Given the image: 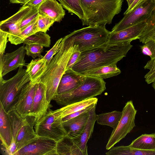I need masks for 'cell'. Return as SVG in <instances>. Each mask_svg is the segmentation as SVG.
I'll return each mask as SVG.
<instances>
[{"label":"cell","mask_w":155,"mask_h":155,"mask_svg":"<svg viewBox=\"0 0 155 155\" xmlns=\"http://www.w3.org/2000/svg\"><path fill=\"white\" fill-rule=\"evenodd\" d=\"M131 41L120 43L108 49L102 47L82 52L71 69L83 75L100 67L116 64L132 47Z\"/></svg>","instance_id":"obj_1"},{"label":"cell","mask_w":155,"mask_h":155,"mask_svg":"<svg viewBox=\"0 0 155 155\" xmlns=\"http://www.w3.org/2000/svg\"><path fill=\"white\" fill-rule=\"evenodd\" d=\"M78 47V45H73L65 36L63 38L59 51L48 64L46 71L40 78V81L46 86V95L49 103L58 94V86L68 62Z\"/></svg>","instance_id":"obj_2"},{"label":"cell","mask_w":155,"mask_h":155,"mask_svg":"<svg viewBox=\"0 0 155 155\" xmlns=\"http://www.w3.org/2000/svg\"><path fill=\"white\" fill-rule=\"evenodd\" d=\"M123 0H80L84 17L83 25L110 24L121 10Z\"/></svg>","instance_id":"obj_3"},{"label":"cell","mask_w":155,"mask_h":155,"mask_svg":"<svg viewBox=\"0 0 155 155\" xmlns=\"http://www.w3.org/2000/svg\"><path fill=\"white\" fill-rule=\"evenodd\" d=\"M110 32L105 25L88 26L75 30L65 36L73 45H78L82 53L105 47Z\"/></svg>","instance_id":"obj_4"},{"label":"cell","mask_w":155,"mask_h":155,"mask_svg":"<svg viewBox=\"0 0 155 155\" xmlns=\"http://www.w3.org/2000/svg\"><path fill=\"white\" fill-rule=\"evenodd\" d=\"M106 89V82L99 77L85 76L78 87L68 92L58 94L54 99L58 104L65 106L101 94Z\"/></svg>","instance_id":"obj_5"},{"label":"cell","mask_w":155,"mask_h":155,"mask_svg":"<svg viewBox=\"0 0 155 155\" xmlns=\"http://www.w3.org/2000/svg\"><path fill=\"white\" fill-rule=\"evenodd\" d=\"M23 66H20L16 74L8 80L0 78V104L7 113L14 110L22 88L30 81Z\"/></svg>","instance_id":"obj_6"},{"label":"cell","mask_w":155,"mask_h":155,"mask_svg":"<svg viewBox=\"0 0 155 155\" xmlns=\"http://www.w3.org/2000/svg\"><path fill=\"white\" fill-rule=\"evenodd\" d=\"M61 108L47 112L35 123V131L38 137L57 142L67 135L63 124Z\"/></svg>","instance_id":"obj_7"},{"label":"cell","mask_w":155,"mask_h":155,"mask_svg":"<svg viewBox=\"0 0 155 155\" xmlns=\"http://www.w3.org/2000/svg\"><path fill=\"white\" fill-rule=\"evenodd\" d=\"M121 119L117 127L113 129L106 146L109 150L124 138L135 126V119L137 112L132 101H127L122 110Z\"/></svg>","instance_id":"obj_8"},{"label":"cell","mask_w":155,"mask_h":155,"mask_svg":"<svg viewBox=\"0 0 155 155\" xmlns=\"http://www.w3.org/2000/svg\"><path fill=\"white\" fill-rule=\"evenodd\" d=\"M155 9V3L149 0L138 6L130 12L125 15L116 24L111 32H117L138 23L146 20Z\"/></svg>","instance_id":"obj_9"},{"label":"cell","mask_w":155,"mask_h":155,"mask_svg":"<svg viewBox=\"0 0 155 155\" xmlns=\"http://www.w3.org/2000/svg\"><path fill=\"white\" fill-rule=\"evenodd\" d=\"M31 9L28 6L23 5L15 14L0 22V30L7 33L8 41L11 44L15 45L19 44L21 24L24 17Z\"/></svg>","instance_id":"obj_10"},{"label":"cell","mask_w":155,"mask_h":155,"mask_svg":"<svg viewBox=\"0 0 155 155\" xmlns=\"http://www.w3.org/2000/svg\"><path fill=\"white\" fill-rule=\"evenodd\" d=\"M57 142L52 139L38 137L34 141L16 152L14 155H58Z\"/></svg>","instance_id":"obj_11"},{"label":"cell","mask_w":155,"mask_h":155,"mask_svg":"<svg viewBox=\"0 0 155 155\" xmlns=\"http://www.w3.org/2000/svg\"><path fill=\"white\" fill-rule=\"evenodd\" d=\"M146 25L145 20L118 31H110L105 48L108 49L120 43L138 39Z\"/></svg>","instance_id":"obj_12"},{"label":"cell","mask_w":155,"mask_h":155,"mask_svg":"<svg viewBox=\"0 0 155 155\" xmlns=\"http://www.w3.org/2000/svg\"><path fill=\"white\" fill-rule=\"evenodd\" d=\"M25 47L22 45L14 51L0 56V78L21 65H25Z\"/></svg>","instance_id":"obj_13"},{"label":"cell","mask_w":155,"mask_h":155,"mask_svg":"<svg viewBox=\"0 0 155 155\" xmlns=\"http://www.w3.org/2000/svg\"><path fill=\"white\" fill-rule=\"evenodd\" d=\"M37 83L30 81L24 86L15 106L14 110L23 118L31 112Z\"/></svg>","instance_id":"obj_14"},{"label":"cell","mask_w":155,"mask_h":155,"mask_svg":"<svg viewBox=\"0 0 155 155\" xmlns=\"http://www.w3.org/2000/svg\"><path fill=\"white\" fill-rule=\"evenodd\" d=\"M46 87L41 81L36 85L33 103L29 116L35 118V123L48 112L51 107L50 103L47 101L46 95Z\"/></svg>","instance_id":"obj_15"},{"label":"cell","mask_w":155,"mask_h":155,"mask_svg":"<svg viewBox=\"0 0 155 155\" xmlns=\"http://www.w3.org/2000/svg\"><path fill=\"white\" fill-rule=\"evenodd\" d=\"M96 104L90 110L88 119L81 132L76 137L72 138L75 144L83 155L88 154L87 144L92 136L94 124L96 121Z\"/></svg>","instance_id":"obj_16"},{"label":"cell","mask_w":155,"mask_h":155,"mask_svg":"<svg viewBox=\"0 0 155 155\" xmlns=\"http://www.w3.org/2000/svg\"><path fill=\"white\" fill-rule=\"evenodd\" d=\"M85 76L75 72L71 69L66 70L63 75L58 88V93L70 91L78 87L84 80Z\"/></svg>","instance_id":"obj_17"},{"label":"cell","mask_w":155,"mask_h":155,"mask_svg":"<svg viewBox=\"0 0 155 155\" xmlns=\"http://www.w3.org/2000/svg\"><path fill=\"white\" fill-rule=\"evenodd\" d=\"M62 5L55 0H46L39 7L38 13L48 16L55 22H60L65 14Z\"/></svg>","instance_id":"obj_18"},{"label":"cell","mask_w":155,"mask_h":155,"mask_svg":"<svg viewBox=\"0 0 155 155\" xmlns=\"http://www.w3.org/2000/svg\"><path fill=\"white\" fill-rule=\"evenodd\" d=\"M90 111L85 112L75 117L63 122L64 128L68 135L74 138L80 134L88 119Z\"/></svg>","instance_id":"obj_19"},{"label":"cell","mask_w":155,"mask_h":155,"mask_svg":"<svg viewBox=\"0 0 155 155\" xmlns=\"http://www.w3.org/2000/svg\"><path fill=\"white\" fill-rule=\"evenodd\" d=\"M35 119L31 122L27 119L21 128L15 140L16 152L34 141L38 137L33 129Z\"/></svg>","instance_id":"obj_20"},{"label":"cell","mask_w":155,"mask_h":155,"mask_svg":"<svg viewBox=\"0 0 155 155\" xmlns=\"http://www.w3.org/2000/svg\"><path fill=\"white\" fill-rule=\"evenodd\" d=\"M0 137L3 146L8 150L12 143V130L8 114L0 104Z\"/></svg>","instance_id":"obj_21"},{"label":"cell","mask_w":155,"mask_h":155,"mask_svg":"<svg viewBox=\"0 0 155 155\" xmlns=\"http://www.w3.org/2000/svg\"><path fill=\"white\" fill-rule=\"evenodd\" d=\"M43 56L32 60L27 66L26 71L30 78V81L34 83L40 81V79L46 71L47 65Z\"/></svg>","instance_id":"obj_22"},{"label":"cell","mask_w":155,"mask_h":155,"mask_svg":"<svg viewBox=\"0 0 155 155\" xmlns=\"http://www.w3.org/2000/svg\"><path fill=\"white\" fill-rule=\"evenodd\" d=\"M56 151L58 155H83L73 138L68 134L57 142Z\"/></svg>","instance_id":"obj_23"},{"label":"cell","mask_w":155,"mask_h":155,"mask_svg":"<svg viewBox=\"0 0 155 155\" xmlns=\"http://www.w3.org/2000/svg\"><path fill=\"white\" fill-rule=\"evenodd\" d=\"M128 146L137 149L155 151V133L142 134Z\"/></svg>","instance_id":"obj_24"},{"label":"cell","mask_w":155,"mask_h":155,"mask_svg":"<svg viewBox=\"0 0 155 155\" xmlns=\"http://www.w3.org/2000/svg\"><path fill=\"white\" fill-rule=\"evenodd\" d=\"M122 114V111L117 110L102 113L96 115V121L98 124L108 126L114 129L117 127Z\"/></svg>","instance_id":"obj_25"},{"label":"cell","mask_w":155,"mask_h":155,"mask_svg":"<svg viewBox=\"0 0 155 155\" xmlns=\"http://www.w3.org/2000/svg\"><path fill=\"white\" fill-rule=\"evenodd\" d=\"M121 72L116 64H112L98 68L87 72L83 75L100 78L102 79L117 76Z\"/></svg>","instance_id":"obj_26"},{"label":"cell","mask_w":155,"mask_h":155,"mask_svg":"<svg viewBox=\"0 0 155 155\" xmlns=\"http://www.w3.org/2000/svg\"><path fill=\"white\" fill-rule=\"evenodd\" d=\"M105 153L107 155H155V151L132 148L127 146L114 147Z\"/></svg>","instance_id":"obj_27"},{"label":"cell","mask_w":155,"mask_h":155,"mask_svg":"<svg viewBox=\"0 0 155 155\" xmlns=\"http://www.w3.org/2000/svg\"><path fill=\"white\" fill-rule=\"evenodd\" d=\"M97 101L98 99L94 97L64 106L61 108L62 118L82 110L93 104H97Z\"/></svg>","instance_id":"obj_28"},{"label":"cell","mask_w":155,"mask_h":155,"mask_svg":"<svg viewBox=\"0 0 155 155\" xmlns=\"http://www.w3.org/2000/svg\"><path fill=\"white\" fill-rule=\"evenodd\" d=\"M7 114L11 128L12 143H15L18 132L27 120L28 117L25 118H22L15 110H12Z\"/></svg>","instance_id":"obj_29"},{"label":"cell","mask_w":155,"mask_h":155,"mask_svg":"<svg viewBox=\"0 0 155 155\" xmlns=\"http://www.w3.org/2000/svg\"><path fill=\"white\" fill-rule=\"evenodd\" d=\"M146 21L147 25L138 38L143 44L149 40L155 41V9Z\"/></svg>","instance_id":"obj_30"},{"label":"cell","mask_w":155,"mask_h":155,"mask_svg":"<svg viewBox=\"0 0 155 155\" xmlns=\"http://www.w3.org/2000/svg\"><path fill=\"white\" fill-rule=\"evenodd\" d=\"M50 37L46 32L38 31L26 38L23 43L25 44H35L49 47L51 44Z\"/></svg>","instance_id":"obj_31"},{"label":"cell","mask_w":155,"mask_h":155,"mask_svg":"<svg viewBox=\"0 0 155 155\" xmlns=\"http://www.w3.org/2000/svg\"><path fill=\"white\" fill-rule=\"evenodd\" d=\"M63 8L68 12L75 14L81 21L84 13L81 5L80 0H58Z\"/></svg>","instance_id":"obj_32"},{"label":"cell","mask_w":155,"mask_h":155,"mask_svg":"<svg viewBox=\"0 0 155 155\" xmlns=\"http://www.w3.org/2000/svg\"><path fill=\"white\" fill-rule=\"evenodd\" d=\"M39 15L38 8H32L30 11L22 19L20 25V29L22 31L29 25L36 20Z\"/></svg>","instance_id":"obj_33"},{"label":"cell","mask_w":155,"mask_h":155,"mask_svg":"<svg viewBox=\"0 0 155 155\" xmlns=\"http://www.w3.org/2000/svg\"><path fill=\"white\" fill-rule=\"evenodd\" d=\"M54 21L46 15L39 14L37 19V27L38 31L46 32Z\"/></svg>","instance_id":"obj_34"},{"label":"cell","mask_w":155,"mask_h":155,"mask_svg":"<svg viewBox=\"0 0 155 155\" xmlns=\"http://www.w3.org/2000/svg\"><path fill=\"white\" fill-rule=\"evenodd\" d=\"M38 31L37 19L21 31L19 38V44L23 43L26 38Z\"/></svg>","instance_id":"obj_35"},{"label":"cell","mask_w":155,"mask_h":155,"mask_svg":"<svg viewBox=\"0 0 155 155\" xmlns=\"http://www.w3.org/2000/svg\"><path fill=\"white\" fill-rule=\"evenodd\" d=\"M26 45L25 48L27 55L31 56L34 59L37 57L40 58L42 56L41 53L44 50L43 46L35 44Z\"/></svg>","instance_id":"obj_36"},{"label":"cell","mask_w":155,"mask_h":155,"mask_svg":"<svg viewBox=\"0 0 155 155\" xmlns=\"http://www.w3.org/2000/svg\"><path fill=\"white\" fill-rule=\"evenodd\" d=\"M144 45L140 46L142 53L149 56L151 59L155 58V41L149 40L145 41Z\"/></svg>","instance_id":"obj_37"},{"label":"cell","mask_w":155,"mask_h":155,"mask_svg":"<svg viewBox=\"0 0 155 155\" xmlns=\"http://www.w3.org/2000/svg\"><path fill=\"white\" fill-rule=\"evenodd\" d=\"M63 38L58 40L52 48L47 51L45 55L43 57V58L46 62L47 65L49 63L51 59L59 51L61 45V41Z\"/></svg>","instance_id":"obj_38"},{"label":"cell","mask_w":155,"mask_h":155,"mask_svg":"<svg viewBox=\"0 0 155 155\" xmlns=\"http://www.w3.org/2000/svg\"><path fill=\"white\" fill-rule=\"evenodd\" d=\"M81 54V52L79 51L78 47L71 55L67 63L65 71L71 69L76 63Z\"/></svg>","instance_id":"obj_39"},{"label":"cell","mask_w":155,"mask_h":155,"mask_svg":"<svg viewBox=\"0 0 155 155\" xmlns=\"http://www.w3.org/2000/svg\"><path fill=\"white\" fill-rule=\"evenodd\" d=\"M0 56L4 54L8 39L7 33L3 31L0 30Z\"/></svg>","instance_id":"obj_40"},{"label":"cell","mask_w":155,"mask_h":155,"mask_svg":"<svg viewBox=\"0 0 155 155\" xmlns=\"http://www.w3.org/2000/svg\"><path fill=\"white\" fill-rule=\"evenodd\" d=\"M97 104H93L90 106H89L82 110L78 111L77 112L73 113L69 115H68L62 118V121H64L74 117H75L80 114H82V113L87 111L90 110L95 105Z\"/></svg>","instance_id":"obj_41"},{"label":"cell","mask_w":155,"mask_h":155,"mask_svg":"<svg viewBox=\"0 0 155 155\" xmlns=\"http://www.w3.org/2000/svg\"><path fill=\"white\" fill-rule=\"evenodd\" d=\"M149 0H134L128 8L124 14L125 15L129 13L139 6Z\"/></svg>","instance_id":"obj_42"},{"label":"cell","mask_w":155,"mask_h":155,"mask_svg":"<svg viewBox=\"0 0 155 155\" xmlns=\"http://www.w3.org/2000/svg\"><path fill=\"white\" fill-rule=\"evenodd\" d=\"M46 0H30L23 5L28 6L31 8H38Z\"/></svg>","instance_id":"obj_43"},{"label":"cell","mask_w":155,"mask_h":155,"mask_svg":"<svg viewBox=\"0 0 155 155\" xmlns=\"http://www.w3.org/2000/svg\"><path fill=\"white\" fill-rule=\"evenodd\" d=\"M10 3L14 4H20L23 5L30 0H8Z\"/></svg>","instance_id":"obj_44"},{"label":"cell","mask_w":155,"mask_h":155,"mask_svg":"<svg viewBox=\"0 0 155 155\" xmlns=\"http://www.w3.org/2000/svg\"><path fill=\"white\" fill-rule=\"evenodd\" d=\"M134 0H126L128 5V7L130 6Z\"/></svg>","instance_id":"obj_45"},{"label":"cell","mask_w":155,"mask_h":155,"mask_svg":"<svg viewBox=\"0 0 155 155\" xmlns=\"http://www.w3.org/2000/svg\"><path fill=\"white\" fill-rule=\"evenodd\" d=\"M152 83V86L155 91V80Z\"/></svg>","instance_id":"obj_46"},{"label":"cell","mask_w":155,"mask_h":155,"mask_svg":"<svg viewBox=\"0 0 155 155\" xmlns=\"http://www.w3.org/2000/svg\"><path fill=\"white\" fill-rule=\"evenodd\" d=\"M151 1L154 3H155V0H151Z\"/></svg>","instance_id":"obj_47"}]
</instances>
